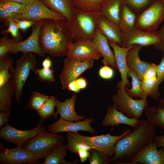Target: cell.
Masks as SVG:
<instances>
[{"instance_id": "cell-31", "label": "cell", "mask_w": 164, "mask_h": 164, "mask_svg": "<svg viewBox=\"0 0 164 164\" xmlns=\"http://www.w3.org/2000/svg\"><path fill=\"white\" fill-rule=\"evenodd\" d=\"M13 60L8 54L0 57V88L4 86L11 78L9 71L13 67Z\"/></svg>"}, {"instance_id": "cell-7", "label": "cell", "mask_w": 164, "mask_h": 164, "mask_svg": "<svg viewBox=\"0 0 164 164\" xmlns=\"http://www.w3.org/2000/svg\"><path fill=\"white\" fill-rule=\"evenodd\" d=\"M112 100L118 110L131 118H139L148 106L147 98L134 99L127 94L125 88H118L112 95Z\"/></svg>"}, {"instance_id": "cell-53", "label": "cell", "mask_w": 164, "mask_h": 164, "mask_svg": "<svg viewBox=\"0 0 164 164\" xmlns=\"http://www.w3.org/2000/svg\"><path fill=\"white\" fill-rule=\"evenodd\" d=\"M67 89L69 91L73 92L75 93H79L80 90L77 86L75 80L69 84Z\"/></svg>"}, {"instance_id": "cell-44", "label": "cell", "mask_w": 164, "mask_h": 164, "mask_svg": "<svg viewBox=\"0 0 164 164\" xmlns=\"http://www.w3.org/2000/svg\"><path fill=\"white\" fill-rule=\"evenodd\" d=\"M66 145L68 151L76 154L80 150L86 149L90 151L92 149L90 146L81 143L67 142Z\"/></svg>"}, {"instance_id": "cell-12", "label": "cell", "mask_w": 164, "mask_h": 164, "mask_svg": "<svg viewBox=\"0 0 164 164\" xmlns=\"http://www.w3.org/2000/svg\"><path fill=\"white\" fill-rule=\"evenodd\" d=\"M0 144V163L1 164H40L39 159L22 146L5 148Z\"/></svg>"}, {"instance_id": "cell-54", "label": "cell", "mask_w": 164, "mask_h": 164, "mask_svg": "<svg viewBox=\"0 0 164 164\" xmlns=\"http://www.w3.org/2000/svg\"><path fill=\"white\" fill-rule=\"evenodd\" d=\"M52 61L49 56L46 57L42 61V65L43 67L50 68L52 66Z\"/></svg>"}, {"instance_id": "cell-26", "label": "cell", "mask_w": 164, "mask_h": 164, "mask_svg": "<svg viewBox=\"0 0 164 164\" xmlns=\"http://www.w3.org/2000/svg\"><path fill=\"white\" fill-rule=\"evenodd\" d=\"M121 0H103L100 15L118 25Z\"/></svg>"}, {"instance_id": "cell-22", "label": "cell", "mask_w": 164, "mask_h": 164, "mask_svg": "<svg viewBox=\"0 0 164 164\" xmlns=\"http://www.w3.org/2000/svg\"><path fill=\"white\" fill-rule=\"evenodd\" d=\"M92 41L103 57L102 60L103 64L110 65L116 70H118L115 62L114 51L110 49L108 39L101 33L97 26Z\"/></svg>"}, {"instance_id": "cell-35", "label": "cell", "mask_w": 164, "mask_h": 164, "mask_svg": "<svg viewBox=\"0 0 164 164\" xmlns=\"http://www.w3.org/2000/svg\"><path fill=\"white\" fill-rule=\"evenodd\" d=\"M155 0H121L125 5L136 15L147 9Z\"/></svg>"}, {"instance_id": "cell-23", "label": "cell", "mask_w": 164, "mask_h": 164, "mask_svg": "<svg viewBox=\"0 0 164 164\" xmlns=\"http://www.w3.org/2000/svg\"><path fill=\"white\" fill-rule=\"evenodd\" d=\"M142 47L140 45H135L128 51L126 56V61L128 68L135 71L142 81L145 73L151 63L140 59L139 53Z\"/></svg>"}, {"instance_id": "cell-27", "label": "cell", "mask_w": 164, "mask_h": 164, "mask_svg": "<svg viewBox=\"0 0 164 164\" xmlns=\"http://www.w3.org/2000/svg\"><path fill=\"white\" fill-rule=\"evenodd\" d=\"M66 145L61 144L54 149L45 159L41 164H75L77 163L78 160L72 162H68L65 159L67 155Z\"/></svg>"}, {"instance_id": "cell-6", "label": "cell", "mask_w": 164, "mask_h": 164, "mask_svg": "<svg viewBox=\"0 0 164 164\" xmlns=\"http://www.w3.org/2000/svg\"><path fill=\"white\" fill-rule=\"evenodd\" d=\"M131 130L127 129L118 136L111 135L110 133L94 136H85L78 132H66V138L67 142L81 143L86 145L94 149L107 152L113 156L114 154V145L120 138L129 133Z\"/></svg>"}, {"instance_id": "cell-32", "label": "cell", "mask_w": 164, "mask_h": 164, "mask_svg": "<svg viewBox=\"0 0 164 164\" xmlns=\"http://www.w3.org/2000/svg\"><path fill=\"white\" fill-rule=\"evenodd\" d=\"M57 99L53 96H50L49 99L37 111L40 117L39 123L43 125L47 118L52 116L54 117L55 113L54 108L56 107Z\"/></svg>"}, {"instance_id": "cell-9", "label": "cell", "mask_w": 164, "mask_h": 164, "mask_svg": "<svg viewBox=\"0 0 164 164\" xmlns=\"http://www.w3.org/2000/svg\"><path fill=\"white\" fill-rule=\"evenodd\" d=\"M94 60L80 62L67 57L64 60L63 68L60 76L63 90L67 89L69 84L75 80L86 70L92 68Z\"/></svg>"}, {"instance_id": "cell-43", "label": "cell", "mask_w": 164, "mask_h": 164, "mask_svg": "<svg viewBox=\"0 0 164 164\" xmlns=\"http://www.w3.org/2000/svg\"><path fill=\"white\" fill-rule=\"evenodd\" d=\"M22 13L8 11L0 8V20L8 23V20L9 19L22 20Z\"/></svg>"}, {"instance_id": "cell-15", "label": "cell", "mask_w": 164, "mask_h": 164, "mask_svg": "<svg viewBox=\"0 0 164 164\" xmlns=\"http://www.w3.org/2000/svg\"><path fill=\"white\" fill-rule=\"evenodd\" d=\"M94 122V119L92 117L75 122L60 117L57 121L48 125L47 129L49 132L55 134L65 132H78L82 131L88 132L94 135L96 130L91 125Z\"/></svg>"}, {"instance_id": "cell-49", "label": "cell", "mask_w": 164, "mask_h": 164, "mask_svg": "<svg viewBox=\"0 0 164 164\" xmlns=\"http://www.w3.org/2000/svg\"><path fill=\"white\" fill-rule=\"evenodd\" d=\"M158 33L161 36L162 39L159 43L154 45V47L164 53V26H162L158 31H157Z\"/></svg>"}, {"instance_id": "cell-4", "label": "cell", "mask_w": 164, "mask_h": 164, "mask_svg": "<svg viewBox=\"0 0 164 164\" xmlns=\"http://www.w3.org/2000/svg\"><path fill=\"white\" fill-rule=\"evenodd\" d=\"M64 142L62 136L49 132L42 126L39 134L28 140L22 147L40 159L46 158L56 147Z\"/></svg>"}, {"instance_id": "cell-28", "label": "cell", "mask_w": 164, "mask_h": 164, "mask_svg": "<svg viewBox=\"0 0 164 164\" xmlns=\"http://www.w3.org/2000/svg\"><path fill=\"white\" fill-rule=\"evenodd\" d=\"M136 16L135 14L122 3L118 25L123 34L135 27Z\"/></svg>"}, {"instance_id": "cell-5", "label": "cell", "mask_w": 164, "mask_h": 164, "mask_svg": "<svg viewBox=\"0 0 164 164\" xmlns=\"http://www.w3.org/2000/svg\"><path fill=\"white\" fill-rule=\"evenodd\" d=\"M36 56L32 53H23L15 62V67L10 70L11 80L15 91V96L18 105L20 102L22 90L31 71L37 66Z\"/></svg>"}, {"instance_id": "cell-50", "label": "cell", "mask_w": 164, "mask_h": 164, "mask_svg": "<svg viewBox=\"0 0 164 164\" xmlns=\"http://www.w3.org/2000/svg\"><path fill=\"white\" fill-rule=\"evenodd\" d=\"M81 162H84L88 159L90 155L89 150L86 149H81L77 153Z\"/></svg>"}, {"instance_id": "cell-14", "label": "cell", "mask_w": 164, "mask_h": 164, "mask_svg": "<svg viewBox=\"0 0 164 164\" xmlns=\"http://www.w3.org/2000/svg\"><path fill=\"white\" fill-rule=\"evenodd\" d=\"M43 20L36 21L32 26L31 34L26 39L18 42L10 50L9 53H16L21 52L23 53H34L41 57H44L45 53L39 44V31L43 23Z\"/></svg>"}, {"instance_id": "cell-46", "label": "cell", "mask_w": 164, "mask_h": 164, "mask_svg": "<svg viewBox=\"0 0 164 164\" xmlns=\"http://www.w3.org/2000/svg\"><path fill=\"white\" fill-rule=\"evenodd\" d=\"M15 22L19 29L23 32H25L30 27H32L36 21L29 19H12Z\"/></svg>"}, {"instance_id": "cell-36", "label": "cell", "mask_w": 164, "mask_h": 164, "mask_svg": "<svg viewBox=\"0 0 164 164\" xmlns=\"http://www.w3.org/2000/svg\"><path fill=\"white\" fill-rule=\"evenodd\" d=\"M49 97L38 91H34L31 94L29 102L24 109H31L38 111Z\"/></svg>"}, {"instance_id": "cell-25", "label": "cell", "mask_w": 164, "mask_h": 164, "mask_svg": "<svg viewBox=\"0 0 164 164\" xmlns=\"http://www.w3.org/2000/svg\"><path fill=\"white\" fill-rule=\"evenodd\" d=\"M157 101V105L148 106L145 109V115L147 120L164 131V97Z\"/></svg>"}, {"instance_id": "cell-19", "label": "cell", "mask_w": 164, "mask_h": 164, "mask_svg": "<svg viewBox=\"0 0 164 164\" xmlns=\"http://www.w3.org/2000/svg\"><path fill=\"white\" fill-rule=\"evenodd\" d=\"M77 97V94L74 93L70 98L66 99L64 101L61 102L57 99L54 118H57L58 114L60 117L68 121H78L85 118V116L79 115L75 111V104Z\"/></svg>"}, {"instance_id": "cell-13", "label": "cell", "mask_w": 164, "mask_h": 164, "mask_svg": "<svg viewBox=\"0 0 164 164\" xmlns=\"http://www.w3.org/2000/svg\"><path fill=\"white\" fill-rule=\"evenodd\" d=\"M67 56L83 62L98 60L102 56L92 40L80 39L73 42Z\"/></svg>"}, {"instance_id": "cell-34", "label": "cell", "mask_w": 164, "mask_h": 164, "mask_svg": "<svg viewBox=\"0 0 164 164\" xmlns=\"http://www.w3.org/2000/svg\"><path fill=\"white\" fill-rule=\"evenodd\" d=\"M88 159L90 164H109L112 156L105 151L91 149Z\"/></svg>"}, {"instance_id": "cell-30", "label": "cell", "mask_w": 164, "mask_h": 164, "mask_svg": "<svg viewBox=\"0 0 164 164\" xmlns=\"http://www.w3.org/2000/svg\"><path fill=\"white\" fill-rule=\"evenodd\" d=\"M128 77L131 78L132 86L130 89H128L127 86L125 87V91L127 94L132 98H146L145 97L142 90V81L139 78L137 73L134 70H130Z\"/></svg>"}, {"instance_id": "cell-45", "label": "cell", "mask_w": 164, "mask_h": 164, "mask_svg": "<svg viewBox=\"0 0 164 164\" xmlns=\"http://www.w3.org/2000/svg\"><path fill=\"white\" fill-rule=\"evenodd\" d=\"M98 73L101 78L105 80L112 79L114 75L113 69L108 65H104L99 69Z\"/></svg>"}, {"instance_id": "cell-3", "label": "cell", "mask_w": 164, "mask_h": 164, "mask_svg": "<svg viewBox=\"0 0 164 164\" xmlns=\"http://www.w3.org/2000/svg\"><path fill=\"white\" fill-rule=\"evenodd\" d=\"M100 12H86L74 9L69 22L74 41L80 39L93 40L97 29Z\"/></svg>"}, {"instance_id": "cell-40", "label": "cell", "mask_w": 164, "mask_h": 164, "mask_svg": "<svg viewBox=\"0 0 164 164\" xmlns=\"http://www.w3.org/2000/svg\"><path fill=\"white\" fill-rule=\"evenodd\" d=\"M157 80V77L143 80L142 83V89L145 98L148 96L154 99V89Z\"/></svg>"}, {"instance_id": "cell-33", "label": "cell", "mask_w": 164, "mask_h": 164, "mask_svg": "<svg viewBox=\"0 0 164 164\" xmlns=\"http://www.w3.org/2000/svg\"><path fill=\"white\" fill-rule=\"evenodd\" d=\"M75 9L86 12H100L103 0H73Z\"/></svg>"}, {"instance_id": "cell-10", "label": "cell", "mask_w": 164, "mask_h": 164, "mask_svg": "<svg viewBox=\"0 0 164 164\" xmlns=\"http://www.w3.org/2000/svg\"><path fill=\"white\" fill-rule=\"evenodd\" d=\"M122 47L127 48L136 45L148 46L155 45L162 41V38L157 32L147 31L135 27L123 34Z\"/></svg>"}, {"instance_id": "cell-55", "label": "cell", "mask_w": 164, "mask_h": 164, "mask_svg": "<svg viewBox=\"0 0 164 164\" xmlns=\"http://www.w3.org/2000/svg\"><path fill=\"white\" fill-rule=\"evenodd\" d=\"M12 0L25 5L27 8L31 6L36 0Z\"/></svg>"}, {"instance_id": "cell-39", "label": "cell", "mask_w": 164, "mask_h": 164, "mask_svg": "<svg viewBox=\"0 0 164 164\" xmlns=\"http://www.w3.org/2000/svg\"><path fill=\"white\" fill-rule=\"evenodd\" d=\"M156 77L157 80L154 89V100H157L160 96L159 87L160 84L164 80V53L161 60L158 65Z\"/></svg>"}, {"instance_id": "cell-18", "label": "cell", "mask_w": 164, "mask_h": 164, "mask_svg": "<svg viewBox=\"0 0 164 164\" xmlns=\"http://www.w3.org/2000/svg\"><path fill=\"white\" fill-rule=\"evenodd\" d=\"M108 41L113 49L115 62L121 76V80L118 82L116 87L118 88H125L128 85L130 87V84L128 79V73L130 70L127 65L126 56L128 51L135 45L125 48L111 41Z\"/></svg>"}, {"instance_id": "cell-1", "label": "cell", "mask_w": 164, "mask_h": 164, "mask_svg": "<svg viewBox=\"0 0 164 164\" xmlns=\"http://www.w3.org/2000/svg\"><path fill=\"white\" fill-rule=\"evenodd\" d=\"M39 40V46L45 54L59 57L67 56L74 38L66 20L45 19Z\"/></svg>"}, {"instance_id": "cell-8", "label": "cell", "mask_w": 164, "mask_h": 164, "mask_svg": "<svg viewBox=\"0 0 164 164\" xmlns=\"http://www.w3.org/2000/svg\"><path fill=\"white\" fill-rule=\"evenodd\" d=\"M164 19V0H155L136 15L135 27L145 31H156Z\"/></svg>"}, {"instance_id": "cell-47", "label": "cell", "mask_w": 164, "mask_h": 164, "mask_svg": "<svg viewBox=\"0 0 164 164\" xmlns=\"http://www.w3.org/2000/svg\"><path fill=\"white\" fill-rule=\"evenodd\" d=\"M158 65L151 63L143 75V80L156 77Z\"/></svg>"}, {"instance_id": "cell-41", "label": "cell", "mask_w": 164, "mask_h": 164, "mask_svg": "<svg viewBox=\"0 0 164 164\" xmlns=\"http://www.w3.org/2000/svg\"><path fill=\"white\" fill-rule=\"evenodd\" d=\"M19 41L14 38L11 39L5 36L0 39V57L3 56L9 53L10 50Z\"/></svg>"}, {"instance_id": "cell-21", "label": "cell", "mask_w": 164, "mask_h": 164, "mask_svg": "<svg viewBox=\"0 0 164 164\" xmlns=\"http://www.w3.org/2000/svg\"><path fill=\"white\" fill-rule=\"evenodd\" d=\"M139 121L138 119L129 118L118 110L114 105L109 107L104 116L101 125L105 127L119 126L123 124L134 128Z\"/></svg>"}, {"instance_id": "cell-16", "label": "cell", "mask_w": 164, "mask_h": 164, "mask_svg": "<svg viewBox=\"0 0 164 164\" xmlns=\"http://www.w3.org/2000/svg\"><path fill=\"white\" fill-rule=\"evenodd\" d=\"M159 150L153 140L142 148L128 164H164V147Z\"/></svg>"}, {"instance_id": "cell-29", "label": "cell", "mask_w": 164, "mask_h": 164, "mask_svg": "<svg viewBox=\"0 0 164 164\" xmlns=\"http://www.w3.org/2000/svg\"><path fill=\"white\" fill-rule=\"evenodd\" d=\"M15 95V91L10 80L4 86L0 88V111L11 110L12 99Z\"/></svg>"}, {"instance_id": "cell-42", "label": "cell", "mask_w": 164, "mask_h": 164, "mask_svg": "<svg viewBox=\"0 0 164 164\" xmlns=\"http://www.w3.org/2000/svg\"><path fill=\"white\" fill-rule=\"evenodd\" d=\"M8 27L6 29L2 30L1 32L3 35L10 34L13 38L19 41H20V38L19 32V28L17 23L13 20L9 19Z\"/></svg>"}, {"instance_id": "cell-11", "label": "cell", "mask_w": 164, "mask_h": 164, "mask_svg": "<svg viewBox=\"0 0 164 164\" xmlns=\"http://www.w3.org/2000/svg\"><path fill=\"white\" fill-rule=\"evenodd\" d=\"M1 127L0 138L5 142L12 143L16 146H22L30 139L37 135L43 125L38 123L36 126L32 129L22 130L10 125L8 122Z\"/></svg>"}, {"instance_id": "cell-2", "label": "cell", "mask_w": 164, "mask_h": 164, "mask_svg": "<svg viewBox=\"0 0 164 164\" xmlns=\"http://www.w3.org/2000/svg\"><path fill=\"white\" fill-rule=\"evenodd\" d=\"M155 125L148 120H139L132 131L115 142L114 154L111 162L128 164L132 158L146 145L154 138Z\"/></svg>"}, {"instance_id": "cell-20", "label": "cell", "mask_w": 164, "mask_h": 164, "mask_svg": "<svg viewBox=\"0 0 164 164\" xmlns=\"http://www.w3.org/2000/svg\"><path fill=\"white\" fill-rule=\"evenodd\" d=\"M97 26L108 40L114 42L122 47L124 34L118 24L100 15L97 20Z\"/></svg>"}, {"instance_id": "cell-24", "label": "cell", "mask_w": 164, "mask_h": 164, "mask_svg": "<svg viewBox=\"0 0 164 164\" xmlns=\"http://www.w3.org/2000/svg\"><path fill=\"white\" fill-rule=\"evenodd\" d=\"M49 8L62 14L67 22L70 20L75 9L73 0H42Z\"/></svg>"}, {"instance_id": "cell-48", "label": "cell", "mask_w": 164, "mask_h": 164, "mask_svg": "<svg viewBox=\"0 0 164 164\" xmlns=\"http://www.w3.org/2000/svg\"><path fill=\"white\" fill-rule=\"evenodd\" d=\"M11 110L0 111V127L1 128L8 122L11 115Z\"/></svg>"}, {"instance_id": "cell-37", "label": "cell", "mask_w": 164, "mask_h": 164, "mask_svg": "<svg viewBox=\"0 0 164 164\" xmlns=\"http://www.w3.org/2000/svg\"><path fill=\"white\" fill-rule=\"evenodd\" d=\"M0 8L8 11L23 13L28 8L24 5L9 0H1Z\"/></svg>"}, {"instance_id": "cell-52", "label": "cell", "mask_w": 164, "mask_h": 164, "mask_svg": "<svg viewBox=\"0 0 164 164\" xmlns=\"http://www.w3.org/2000/svg\"><path fill=\"white\" fill-rule=\"evenodd\" d=\"M153 140L157 148L164 147V135H158L155 134Z\"/></svg>"}, {"instance_id": "cell-51", "label": "cell", "mask_w": 164, "mask_h": 164, "mask_svg": "<svg viewBox=\"0 0 164 164\" xmlns=\"http://www.w3.org/2000/svg\"><path fill=\"white\" fill-rule=\"evenodd\" d=\"M75 81L80 90H84L87 88V81L86 79L83 77H79L75 80Z\"/></svg>"}, {"instance_id": "cell-17", "label": "cell", "mask_w": 164, "mask_h": 164, "mask_svg": "<svg viewBox=\"0 0 164 164\" xmlns=\"http://www.w3.org/2000/svg\"><path fill=\"white\" fill-rule=\"evenodd\" d=\"M45 19L66 20L63 15L48 7L42 0H36L22 15V19L38 21Z\"/></svg>"}, {"instance_id": "cell-38", "label": "cell", "mask_w": 164, "mask_h": 164, "mask_svg": "<svg viewBox=\"0 0 164 164\" xmlns=\"http://www.w3.org/2000/svg\"><path fill=\"white\" fill-rule=\"evenodd\" d=\"M34 72L37 75V80L40 82L52 83L55 81L53 69L43 67L40 69L36 68Z\"/></svg>"}]
</instances>
